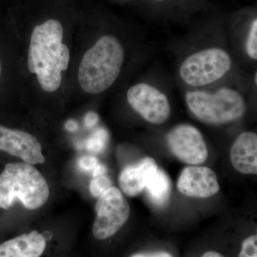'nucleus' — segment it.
<instances>
[{
  "label": "nucleus",
  "instance_id": "obj_1",
  "mask_svg": "<svg viewBox=\"0 0 257 257\" xmlns=\"http://www.w3.org/2000/svg\"><path fill=\"white\" fill-rule=\"evenodd\" d=\"M64 30L57 20H47L32 31L28 55V68L37 74L42 89L55 92L62 83V72L68 68L70 53L62 43Z\"/></svg>",
  "mask_w": 257,
  "mask_h": 257
},
{
  "label": "nucleus",
  "instance_id": "obj_2",
  "mask_svg": "<svg viewBox=\"0 0 257 257\" xmlns=\"http://www.w3.org/2000/svg\"><path fill=\"white\" fill-rule=\"evenodd\" d=\"M125 58L122 43L110 34L102 35L83 56L78 71L84 92L98 94L109 89L119 77Z\"/></svg>",
  "mask_w": 257,
  "mask_h": 257
},
{
  "label": "nucleus",
  "instance_id": "obj_3",
  "mask_svg": "<svg viewBox=\"0 0 257 257\" xmlns=\"http://www.w3.org/2000/svg\"><path fill=\"white\" fill-rule=\"evenodd\" d=\"M184 97L189 111L208 124H227L238 121L247 107L246 96L233 86L187 89Z\"/></svg>",
  "mask_w": 257,
  "mask_h": 257
},
{
  "label": "nucleus",
  "instance_id": "obj_4",
  "mask_svg": "<svg viewBox=\"0 0 257 257\" xmlns=\"http://www.w3.org/2000/svg\"><path fill=\"white\" fill-rule=\"evenodd\" d=\"M232 54L216 44L204 45L186 54L177 67V76L188 89L212 87L234 70Z\"/></svg>",
  "mask_w": 257,
  "mask_h": 257
},
{
  "label": "nucleus",
  "instance_id": "obj_5",
  "mask_svg": "<svg viewBox=\"0 0 257 257\" xmlns=\"http://www.w3.org/2000/svg\"><path fill=\"white\" fill-rule=\"evenodd\" d=\"M49 196L46 179L30 164H8L0 174V209H10L19 200L27 209L35 210L47 202Z\"/></svg>",
  "mask_w": 257,
  "mask_h": 257
},
{
  "label": "nucleus",
  "instance_id": "obj_6",
  "mask_svg": "<svg viewBox=\"0 0 257 257\" xmlns=\"http://www.w3.org/2000/svg\"><path fill=\"white\" fill-rule=\"evenodd\" d=\"M126 100L132 109L150 124H162L170 118L172 106L168 95L152 83L134 84L126 92Z\"/></svg>",
  "mask_w": 257,
  "mask_h": 257
},
{
  "label": "nucleus",
  "instance_id": "obj_7",
  "mask_svg": "<svg viewBox=\"0 0 257 257\" xmlns=\"http://www.w3.org/2000/svg\"><path fill=\"white\" fill-rule=\"evenodd\" d=\"M96 216L93 224L94 237L104 240L114 236L128 220L130 207L122 193L116 187H111L96 204Z\"/></svg>",
  "mask_w": 257,
  "mask_h": 257
},
{
  "label": "nucleus",
  "instance_id": "obj_8",
  "mask_svg": "<svg viewBox=\"0 0 257 257\" xmlns=\"http://www.w3.org/2000/svg\"><path fill=\"white\" fill-rule=\"evenodd\" d=\"M166 140L171 152L185 163L200 165L207 159L209 153L205 140L193 125H177L167 133Z\"/></svg>",
  "mask_w": 257,
  "mask_h": 257
},
{
  "label": "nucleus",
  "instance_id": "obj_9",
  "mask_svg": "<svg viewBox=\"0 0 257 257\" xmlns=\"http://www.w3.org/2000/svg\"><path fill=\"white\" fill-rule=\"evenodd\" d=\"M0 151L19 157L26 163H45L41 144L31 134L0 125Z\"/></svg>",
  "mask_w": 257,
  "mask_h": 257
},
{
  "label": "nucleus",
  "instance_id": "obj_10",
  "mask_svg": "<svg viewBox=\"0 0 257 257\" xmlns=\"http://www.w3.org/2000/svg\"><path fill=\"white\" fill-rule=\"evenodd\" d=\"M177 189L187 197L207 198L219 192V185L216 174L210 168L192 166L182 170Z\"/></svg>",
  "mask_w": 257,
  "mask_h": 257
},
{
  "label": "nucleus",
  "instance_id": "obj_11",
  "mask_svg": "<svg viewBox=\"0 0 257 257\" xmlns=\"http://www.w3.org/2000/svg\"><path fill=\"white\" fill-rule=\"evenodd\" d=\"M226 25L241 38L243 56L249 62L257 60V15L254 8H244L226 18Z\"/></svg>",
  "mask_w": 257,
  "mask_h": 257
},
{
  "label": "nucleus",
  "instance_id": "obj_12",
  "mask_svg": "<svg viewBox=\"0 0 257 257\" xmlns=\"http://www.w3.org/2000/svg\"><path fill=\"white\" fill-rule=\"evenodd\" d=\"M230 160L235 170L240 173L256 175V134L248 131L240 134L230 150Z\"/></svg>",
  "mask_w": 257,
  "mask_h": 257
},
{
  "label": "nucleus",
  "instance_id": "obj_13",
  "mask_svg": "<svg viewBox=\"0 0 257 257\" xmlns=\"http://www.w3.org/2000/svg\"><path fill=\"white\" fill-rule=\"evenodd\" d=\"M46 240L37 231L24 234L0 244V257H40Z\"/></svg>",
  "mask_w": 257,
  "mask_h": 257
},
{
  "label": "nucleus",
  "instance_id": "obj_14",
  "mask_svg": "<svg viewBox=\"0 0 257 257\" xmlns=\"http://www.w3.org/2000/svg\"><path fill=\"white\" fill-rule=\"evenodd\" d=\"M158 168L151 157L143 159L138 165L125 167L120 174L119 182L121 190L130 197H135L143 192L152 172Z\"/></svg>",
  "mask_w": 257,
  "mask_h": 257
},
{
  "label": "nucleus",
  "instance_id": "obj_15",
  "mask_svg": "<svg viewBox=\"0 0 257 257\" xmlns=\"http://www.w3.org/2000/svg\"><path fill=\"white\" fill-rule=\"evenodd\" d=\"M206 0H142L145 9L152 14L162 17L180 15L188 18L203 10Z\"/></svg>",
  "mask_w": 257,
  "mask_h": 257
},
{
  "label": "nucleus",
  "instance_id": "obj_16",
  "mask_svg": "<svg viewBox=\"0 0 257 257\" xmlns=\"http://www.w3.org/2000/svg\"><path fill=\"white\" fill-rule=\"evenodd\" d=\"M145 190L153 205L163 207L168 203L171 192L170 178L163 170L157 168L147 181Z\"/></svg>",
  "mask_w": 257,
  "mask_h": 257
},
{
  "label": "nucleus",
  "instance_id": "obj_17",
  "mask_svg": "<svg viewBox=\"0 0 257 257\" xmlns=\"http://www.w3.org/2000/svg\"><path fill=\"white\" fill-rule=\"evenodd\" d=\"M109 140V133L105 128H99L88 139L86 146L89 152L99 153L105 149Z\"/></svg>",
  "mask_w": 257,
  "mask_h": 257
},
{
  "label": "nucleus",
  "instance_id": "obj_18",
  "mask_svg": "<svg viewBox=\"0 0 257 257\" xmlns=\"http://www.w3.org/2000/svg\"><path fill=\"white\" fill-rule=\"evenodd\" d=\"M112 187L111 179L106 175L93 177L89 185V191L93 197L99 198Z\"/></svg>",
  "mask_w": 257,
  "mask_h": 257
},
{
  "label": "nucleus",
  "instance_id": "obj_19",
  "mask_svg": "<svg viewBox=\"0 0 257 257\" xmlns=\"http://www.w3.org/2000/svg\"><path fill=\"white\" fill-rule=\"evenodd\" d=\"M239 257H257V236L251 235L243 241Z\"/></svg>",
  "mask_w": 257,
  "mask_h": 257
},
{
  "label": "nucleus",
  "instance_id": "obj_20",
  "mask_svg": "<svg viewBox=\"0 0 257 257\" xmlns=\"http://www.w3.org/2000/svg\"><path fill=\"white\" fill-rule=\"evenodd\" d=\"M99 164L97 159L95 157L88 155L81 157L78 160V167L83 172H92Z\"/></svg>",
  "mask_w": 257,
  "mask_h": 257
},
{
  "label": "nucleus",
  "instance_id": "obj_21",
  "mask_svg": "<svg viewBox=\"0 0 257 257\" xmlns=\"http://www.w3.org/2000/svg\"><path fill=\"white\" fill-rule=\"evenodd\" d=\"M99 121V116L95 112L89 111L84 116V123L86 127L91 128L94 127Z\"/></svg>",
  "mask_w": 257,
  "mask_h": 257
},
{
  "label": "nucleus",
  "instance_id": "obj_22",
  "mask_svg": "<svg viewBox=\"0 0 257 257\" xmlns=\"http://www.w3.org/2000/svg\"><path fill=\"white\" fill-rule=\"evenodd\" d=\"M130 257H173L171 253L166 251H157L153 253H139Z\"/></svg>",
  "mask_w": 257,
  "mask_h": 257
},
{
  "label": "nucleus",
  "instance_id": "obj_23",
  "mask_svg": "<svg viewBox=\"0 0 257 257\" xmlns=\"http://www.w3.org/2000/svg\"><path fill=\"white\" fill-rule=\"evenodd\" d=\"M106 173V168L105 166L101 165L100 163L98 164L92 172L93 177H101V176L105 175Z\"/></svg>",
  "mask_w": 257,
  "mask_h": 257
},
{
  "label": "nucleus",
  "instance_id": "obj_24",
  "mask_svg": "<svg viewBox=\"0 0 257 257\" xmlns=\"http://www.w3.org/2000/svg\"><path fill=\"white\" fill-rule=\"evenodd\" d=\"M79 125L77 121H74L73 119H69L68 121H66L65 128L69 132H75L78 130Z\"/></svg>",
  "mask_w": 257,
  "mask_h": 257
},
{
  "label": "nucleus",
  "instance_id": "obj_25",
  "mask_svg": "<svg viewBox=\"0 0 257 257\" xmlns=\"http://www.w3.org/2000/svg\"><path fill=\"white\" fill-rule=\"evenodd\" d=\"M202 257H224L221 255L220 253L216 252V251H209L204 253Z\"/></svg>",
  "mask_w": 257,
  "mask_h": 257
},
{
  "label": "nucleus",
  "instance_id": "obj_26",
  "mask_svg": "<svg viewBox=\"0 0 257 257\" xmlns=\"http://www.w3.org/2000/svg\"><path fill=\"white\" fill-rule=\"evenodd\" d=\"M0 74H1V64H0Z\"/></svg>",
  "mask_w": 257,
  "mask_h": 257
},
{
  "label": "nucleus",
  "instance_id": "obj_27",
  "mask_svg": "<svg viewBox=\"0 0 257 257\" xmlns=\"http://www.w3.org/2000/svg\"><path fill=\"white\" fill-rule=\"evenodd\" d=\"M124 1H130V0H124Z\"/></svg>",
  "mask_w": 257,
  "mask_h": 257
}]
</instances>
